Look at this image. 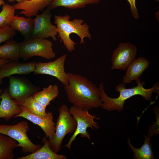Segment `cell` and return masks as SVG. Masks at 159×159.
Returning a JSON list of instances; mask_svg holds the SVG:
<instances>
[{
	"label": "cell",
	"mask_w": 159,
	"mask_h": 159,
	"mask_svg": "<svg viewBox=\"0 0 159 159\" xmlns=\"http://www.w3.org/2000/svg\"><path fill=\"white\" fill-rule=\"evenodd\" d=\"M67 74L69 83L64 87L70 103L87 110L100 106L102 102L100 91L95 84L81 75Z\"/></svg>",
	"instance_id": "cell-1"
},
{
	"label": "cell",
	"mask_w": 159,
	"mask_h": 159,
	"mask_svg": "<svg viewBox=\"0 0 159 159\" xmlns=\"http://www.w3.org/2000/svg\"><path fill=\"white\" fill-rule=\"evenodd\" d=\"M135 81L137 85L132 88H127L123 83L118 84L115 90L119 92L120 95L118 97L115 98L108 97L105 91L103 83H100L98 87L102 102L100 106L103 109L108 111L115 110L122 111L125 101L135 95H141L148 101H151L153 92L159 93V84L158 82H156L151 88L147 89L143 87L145 85V82H141L140 78Z\"/></svg>",
	"instance_id": "cell-2"
},
{
	"label": "cell",
	"mask_w": 159,
	"mask_h": 159,
	"mask_svg": "<svg viewBox=\"0 0 159 159\" xmlns=\"http://www.w3.org/2000/svg\"><path fill=\"white\" fill-rule=\"evenodd\" d=\"M70 17L68 15L64 16L55 15L54 24L56 25V29L58 34V37L60 42L69 52H72L75 50L77 44L72 41L70 35L72 33L77 35L80 39V44L85 43V38L92 39L91 34L89 31V27L82 19H75L70 20Z\"/></svg>",
	"instance_id": "cell-3"
},
{
	"label": "cell",
	"mask_w": 159,
	"mask_h": 159,
	"mask_svg": "<svg viewBox=\"0 0 159 159\" xmlns=\"http://www.w3.org/2000/svg\"><path fill=\"white\" fill-rule=\"evenodd\" d=\"M58 111L59 115L55 123L54 135L52 139L48 140L50 148L56 153L60 150L65 136L68 133L74 132L77 125L75 120L70 114L69 109L66 105H62Z\"/></svg>",
	"instance_id": "cell-4"
},
{
	"label": "cell",
	"mask_w": 159,
	"mask_h": 159,
	"mask_svg": "<svg viewBox=\"0 0 159 159\" xmlns=\"http://www.w3.org/2000/svg\"><path fill=\"white\" fill-rule=\"evenodd\" d=\"M20 56L26 60L34 56H39L47 59L54 58L56 55L53 44L46 39L30 38L19 42Z\"/></svg>",
	"instance_id": "cell-5"
},
{
	"label": "cell",
	"mask_w": 159,
	"mask_h": 159,
	"mask_svg": "<svg viewBox=\"0 0 159 159\" xmlns=\"http://www.w3.org/2000/svg\"><path fill=\"white\" fill-rule=\"evenodd\" d=\"M29 129L28 122L22 121L14 125H0V133L9 136L18 142L19 147L24 153H33L41 147L40 144L33 143L28 138L27 132Z\"/></svg>",
	"instance_id": "cell-6"
},
{
	"label": "cell",
	"mask_w": 159,
	"mask_h": 159,
	"mask_svg": "<svg viewBox=\"0 0 159 159\" xmlns=\"http://www.w3.org/2000/svg\"><path fill=\"white\" fill-rule=\"evenodd\" d=\"M69 111L77 123L76 129L73 135L67 143L63 146L67 147L71 150V144L79 134H80L81 137L87 138L91 140L90 134L87 131V129L90 127L93 130L99 129L98 123L95 122L94 120H99L100 118L96 117V115H90L88 110L74 105L69 109Z\"/></svg>",
	"instance_id": "cell-7"
},
{
	"label": "cell",
	"mask_w": 159,
	"mask_h": 159,
	"mask_svg": "<svg viewBox=\"0 0 159 159\" xmlns=\"http://www.w3.org/2000/svg\"><path fill=\"white\" fill-rule=\"evenodd\" d=\"M67 54H64L53 61L37 63L34 73L45 74L56 77L64 86L69 83L67 73L65 71L64 65Z\"/></svg>",
	"instance_id": "cell-8"
},
{
	"label": "cell",
	"mask_w": 159,
	"mask_h": 159,
	"mask_svg": "<svg viewBox=\"0 0 159 159\" xmlns=\"http://www.w3.org/2000/svg\"><path fill=\"white\" fill-rule=\"evenodd\" d=\"M51 16L50 10L47 8L42 14L35 16L31 38L46 39L51 37L54 41H57L58 34L56 26L52 24Z\"/></svg>",
	"instance_id": "cell-9"
},
{
	"label": "cell",
	"mask_w": 159,
	"mask_h": 159,
	"mask_svg": "<svg viewBox=\"0 0 159 159\" xmlns=\"http://www.w3.org/2000/svg\"><path fill=\"white\" fill-rule=\"evenodd\" d=\"M137 52V47L130 43H120L111 57V69L126 70L135 59Z\"/></svg>",
	"instance_id": "cell-10"
},
{
	"label": "cell",
	"mask_w": 159,
	"mask_h": 159,
	"mask_svg": "<svg viewBox=\"0 0 159 159\" xmlns=\"http://www.w3.org/2000/svg\"><path fill=\"white\" fill-rule=\"evenodd\" d=\"M9 78L8 90L10 97L16 101H19L32 95L38 91L39 88L25 80L11 76Z\"/></svg>",
	"instance_id": "cell-11"
},
{
	"label": "cell",
	"mask_w": 159,
	"mask_h": 159,
	"mask_svg": "<svg viewBox=\"0 0 159 159\" xmlns=\"http://www.w3.org/2000/svg\"><path fill=\"white\" fill-rule=\"evenodd\" d=\"M22 111L21 113L14 116V117H21L39 125L43 130L46 135L45 138L49 139L53 138L55 131V123L53 121L52 114L50 112H46L44 117L33 114L21 106Z\"/></svg>",
	"instance_id": "cell-12"
},
{
	"label": "cell",
	"mask_w": 159,
	"mask_h": 159,
	"mask_svg": "<svg viewBox=\"0 0 159 159\" xmlns=\"http://www.w3.org/2000/svg\"><path fill=\"white\" fill-rule=\"evenodd\" d=\"M36 64L34 61L26 62L10 61L0 67V77L2 79L15 74H29L34 72Z\"/></svg>",
	"instance_id": "cell-13"
},
{
	"label": "cell",
	"mask_w": 159,
	"mask_h": 159,
	"mask_svg": "<svg viewBox=\"0 0 159 159\" xmlns=\"http://www.w3.org/2000/svg\"><path fill=\"white\" fill-rule=\"evenodd\" d=\"M153 122L149 128L148 133L147 136L144 135L145 138L144 144L140 148H136L130 143L129 138L127 140V143L134 153L133 158L135 159H155L152 151L150 138L154 135L158 134L159 132L158 122Z\"/></svg>",
	"instance_id": "cell-14"
},
{
	"label": "cell",
	"mask_w": 159,
	"mask_h": 159,
	"mask_svg": "<svg viewBox=\"0 0 159 159\" xmlns=\"http://www.w3.org/2000/svg\"><path fill=\"white\" fill-rule=\"evenodd\" d=\"M53 0H24L20 3L14 4L13 7L15 10H21L19 14L26 17L35 16L40 11L43 12Z\"/></svg>",
	"instance_id": "cell-15"
},
{
	"label": "cell",
	"mask_w": 159,
	"mask_h": 159,
	"mask_svg": "<svg viewBox=\"0 0 159 159\" xmlns=\"http://www.w3.org/2000/svg\"><path fill=\"white\" fill-rule=\"evenodd\" d=\"M0 97V118H4L8 121L21 112V106L10 97L7 89L3 91Z\"/></svg>",
	"instance_id": "cell-16"
},
{
	"label": "cell",
	"mask_w": 159,
	"mask_h": 159,
	"mask_svg": "<svg viewBox=\"0 0 159 159\" xmlns=\"http://www.w3.org/2000/svg\"><path fill=\"white\" fill-rule=\"evenodd\" d=\"M149 64V61L144 57H140L135 59L126 69V72L122 78L123 83L128 84L133 80H137Z\"/></svg>",
	"instance_id": "cell-17"
},
{
	"label": "cell",
	"mask_w": 159,
	"mask_h": 159,
	"mask_svg": "<svg viewBox=\"0 0 159 159\" xmlns=\"http://www.w3.org/2000/svg\"><path fill=\"white\" fill-rule=\"evenodd\" d=\"M34 24V19L31 17L26 18L16 15L13 16L10 26L20 33L24 39H27L31 38Z\"/></svg>",
	"instance_id": "cell-18"
},
{
	"label": "cell",
	"mask_w": 159,
	"mask_h": 159,
	"mask_svg": "<svg viewBox=\"0 0 159 159\" xmlns=\"http://www.w3.org/2000/svg\"><path fill=\"white\" fill-rule=\"evenodd\" d=\"M44 145L35 152L17 159H66L67 157L54 152L50 148L48 140L43 138Z\"/></svg>",
	"instance_id": "cell-19"
},
{
	"label": "cell",
	"mask_w": 159,
	"mask_h": 159,
	"mask_svg": "<svg viewBox=\"0 0 159 159\" xmlns=\"http://www.w3.org/2000/svg\"><path fill=\"white\" fill-rule=\"evenodd\" d=\"M59 95L58 87L54 84L43 87L42 91L35 92L32 96L39 104L46 108L50 102L57 97Z\"/></svg>",
	"instance_id": "cell-20"
},
{
	"label": "cell",
	"mask_w": 159,
	"mask_h": 159,
	"mask_svg": "<svg viewBox=\"0 0 159 159\" xmlns=\"http://www.w3.org/2000/svg\"><path fill=\"white\" fill-rule=\"evenodd\" d=\"M20 44L12 38L0 45V58L18 61L20 58Z\"/></svg>",
	"instance_id": "cell-21"
},
{
	"label": "cell",
	"mask_w": 159,
	"mask_h": 159,
	"mask_svg": "<svg viewBox=\"0 0 159 159\" xmlns=\"http://www.w3.org/2000/svg\"><path fill=\"white\" fill-rule=\"evenodd\" d=\"M17 141L4 134L0 133V159H13L14 150L19 147Z\"/></svg>",
	"instance_id": "cell-22"
},
{
	"label": "cell",
	"mask_w": 159,
	"mask_h": 159,
	"mask_svg": "<svg viewBox=\"0 0 159 159\" xmlns=\"http://www.w3.org/2000/svg\"><path fill=\"white\" fill-rule=\"evenodd\" d=\"M100 0H53L47 8L50 10L63 6L69 9L82 8L88 4H97Z\"/></svg>",
	"instance_id": "cell-23"
},
{
	"label": "cell",
	"mask_w": 159,
	"mask_h": 159,
	"mask_svg": "<svg viewBox=\"0 0 159 159\" xmlns=\"http://www.w3.org/2000/svg\"><path fill=\"white\" fill-rule=\"evenodd\" d=\"M16 102L33 114L42 117H44L46 115V108L39 104L32 95Z\"/></svg>",
	"instance_id": "cell-24"
},
{
	"label": "cell",
	"mask_w": 159,
	"mask_h": 159,
	"mask_svg": "<svg viewBox=\"0 0 159 159\" xmlns=\"http://www.w3.org/2000/svg\"><path fill=\"white\" fill-rule=\"evenodd\" d=\"M15 9L13 6L8 4L3 5L0 12V27L10 26L13 16L15 15Z\"/></svg>",
	"instance_id": "cell-25"
},
{
	"label": "cell",
	"mask_w": 159,
	"mask_h": 159,
	"mask_svg": "<svg viewBox=\"0 0 159 159\" xmlns=\"http://www.w3.org/2000/svg\"><path fill=\"white\" fill-rule=\"evenodd\" d=\"M16 35V31L10 26L0 27V45L1 43L13 38Z\"/></svg>",
	"instance_id": "cell-26"
},
{
	"label": "cell",
	"mask_w": 159,
	"mask_h": 159,
	"mask_svg": "<svg viewBox=\"0 0 159 159\" xmlns=\"http://www.w3.org/2000/svg\"><path fill=\"white\" fill-rule=\"evenodd\" d=\"M130 4V8L134 18L137 19L139 18V14L135 5V0H127Z\"/></svg>",
	"instance_id": "cell-27"
},
{
	"label": "cell",
	"mask_w": 159,
	"mask_h": 159,
	"mask_svg": "<svg viewBox=\"0 0 159 159\" xmlns=\"http://www.w3.org/2000/svg\"><path fill=\"white\" fill-rule=\"evenodd\" d=\"M10 61L8 59L0 58V67Z\"/></svg>",
	"instance_id": "cell-28"
},
{
	"label": "cell",
	"mask_w": 159,
	"mask_h": 159,
	"mask_svg": "<svg viewBox=\"0 0 159 159\" xmlns=\"http://www.w3.org/2000/svg\"><path fill=\"white\" fill-rule=\"evenodd\" d=\"M9 2H13L15 1H16L18 2V3H20L22 2L24 0H7Z\"/></svg>",
	"instance_id": "cell-29"
},
{
	"label": "cell",
	"mask_w": 159,
	"mask_h": 159,
	"mask_svg": "<svg viewBox=\"0 0 159 159\" xmlns=\"http://www.w3.org/2000/svg\"><path fill=\"white\" fill-rule=\"evenodd\" d=\"M6 4L3 0H0V6L4 5Z\"/></svg>",
	"instance_id": "cell-30"
},
{
	"label": "cell",
	"mask_w": 159,
	"mask_h": 159,
	"mask_svg": "<svg viewBox=\"0 0 159 159\" xmlns=\"http://www.w3.org/2000/svg\"><path fill=\"white\" fill-rule=\"evenodd\" d=\"M2 92H3V90L1 89L0 88V102L1 100L0 96Z\"/></svg>",
	"instance_id": "cell-31"
},
{
	"label": "cell",
	"mask_w": 159,
	"mask_h": 159,
	"mask_svg": "<svg viewBox=\"0 0 159 159\" xmlns=\"http://www.w3.org/2000/svg\"><path fill=\"white\" fill-rule=\"evenodd\" d=\"M2 79L0 77V84H1L2 83Z\"/></svg>",
	"instance_id": "cell-32"
}]
</instances>
